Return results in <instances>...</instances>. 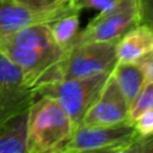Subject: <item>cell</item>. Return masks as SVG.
<instances>
[{"mask_svg":"<svg viewBox=\"0 0 153 153\" xmlns=\"http://www.w3.org/2000/svg\"><path fill=\"white\" fill-rule=\"evenodd\" d=\"M75 126L65 110L51 98L37 96L29 109L27 153H60Z\"/></svg>","mask_w":153,"mask_h":153,"instance_id":"obj_1","label":"cell"},{"mask_svg":"<svg viewBox=\"0 0 153 153\" xmlns=\"http://www.w3.org/2000/svg\"><path fill=\"white\" fill-rule=\"evenodd\" d=\"M111 71L97 73L88 76L69 78L61 81L38 87L37 96H45L54 99L69 116L74 126H78L96 100Z\"/></svg>","mask_w":153,"mask_h":153,"instance_id":"obj_2","label":"cell"},{"mask_svg":"<svg viewBox=\"0 0 153 153\" xmlns=\"http://www.w3.org/2000/svg\"><path fill=\"white\" fill-rule=\"evenodd\" d=\"M140 23L141 13L139 0H116L110 8L98 12V14L79 31L74 44L94 41L117 42L127 31Z\"/></svg>","mask_w":153,"mask_h":153,"instance_id":"obj_3","label":"cell"},{"mask_svg":"<svg viewBox=\"0 0 153 153\" xmlns=\"http://www.w3.org/2000/svg\"><path fill=\"white\" fill-rule=\"evenodd\" d=\"M136 133L133 124L111 126V127H91L76 126L61 148L60 153H85V152H128L134 141Z\"/></svg>","mask_w":153,"mask_h":153,"instance_id":"obj_4","label":"cell"},{"mask_svg":"<svg viewBox=\"0 0 153 153\" xmlns=\"http://www.w3.org/2000/svg\"><path fill=\"white\" fill-rule=\"evenodd\" d=\"M117 42H84L66 50L63 57V79L88 76L112 71L117 63Z\"/></svg>","mask_w":153,"mask_h":153,"instance_id":"obj_5","label":"cell"},{"mask_svg":"<svg viewBox=\"0 0 153 153\" xmlns=\"http://www.w3.org/2000/svg\"><path fill=\"white\" fill-rule=\"evenodd\" d=\"M36 98L22 69L0 50V124L27 110Z\"/></svg>","mask_w":153,"mask_h":153,"instance_id":"obj_6","label":"cell"},{"mask_svg":"<svg viewBox=\"0 0 153 153\" xmlns=\"http://www.w3.org/2000/svg\"><path fill=\"white\" fill-rule=\"evenodd\" d=\"M79 124L91 127L131 124L129 120V104L111 73L98 97L87 109Z\"/></svg>","mask_w":153,"mask_h":153,"instance_id":"obj_7","label":"cell"},{"mask_svg":"<svg viewBox=\"0 0 153 153\" xmlns=\"http://www.w3.org/2000/svg\"><path fill=\"white\" fill-rule=\"evenodd\" d=\"M74 11H79L74 5L54 11H36L11 0H0V38L25 26L48 24Z\"/></svg>","mask_w":153,"mask_h":153,"instance_id":"obj_8","label":"cell"},{"mask_svg":"<svg viewBox=\"0 0 153 153\" xmlns=\"http://www.w3.org/2000/svg\"><path fill=\"white\" fill-rule=\"evenodd\" d=\"M153 50V26L140 23L127 31L116 43L117 62L136 63Z\"/></svg>","mask_w":153,"mask_h":153,"instance_id":"obj_9","label":"cell"},{"mask_svg":"<svg viewBox=\"0 0 153 153\" xmlns=\"http://www.w3.org/2000/svg\"><path fill=\"white\" fill-rule=\"evenodd\" d=\"M29 109L10 117L0 124V153H27L26 136Z\"/></svg>","mask_w":153,"mask_h":153,"instance_id":"obj_10","label":"cell"},{"mask_svg":"<svg viewBox=\"0 0 153 153\" xmlns=\"http://www.w3.org/2000/svg\"><path fill=\"white\" fill-rule=\"evenodd\" d=\"M0 44H10L18 48L50 49L59 47L47 24H35L16 30L0 38Z\"/></svg>","mask_w":153,"mask_h":153,"instance_id":"obj_11","label":"cell"},{"mask_svg":"<svg viewBox=\"0 0 153 153\" xmlns=\"http://www.w3.org/2000/svg\"><path fill=\"white\" fill-rule=\"evenodd\" d=\"M111 75L128 104L131 103L145 84V76L136 63L117 62L111 71Z\"/></svg>","mask_w":153,"mask_h":153,"instance_id":"obj_12","label":"cell"},{"mask_svg":"<svg viewBox=\"0 0 153 153\" xmlns=\"http://www.w3.org/2000/svg\"><path fill=\"white\" fill-rule=\"evenodd\" d=\"M79 14V11H74L47 24L55 43L63 50L69 49L76 39V36L80 31Z\"/></svg>","mask_w":153,"mask_h":153,"instance_id":"obj_13","label":"cell"},{"mask_svg":"<svg viewBox=\"0 0 153 153\" xmlns=\"http://www.w3.org/2000/svg\"><path fill=\"white\" fill-rule=\"evenodd\" d=\"M153 109V82H145L135 96V98L129 104V120L133 123L141 114Z\"/></svg>","mask_w":153,"mask_h":153,"instance_id":"obj_14","label":"cell"},{"mask_svg":"<svg viewBox=\"0 0 153 153\" xmlns=\"http://www.w3.org/2000/svg\"><path fill=\"white\" fill-rule=\"evenodd\" d=\"M11 1L36 11H54L73 5L75 6L74 0H11Z\"/></svg>","mask_w":153,"mask_h":153,"instance_id":"obj_15","label":"cell"},{"mask_svg":"<svg viewBox=\"0 0 153 153\" xmlns=\"http://www.w3.org/2000/svg\"><path fill=\"white\" fill-rule=\"evenodd\" d=\"M134 130L136 133V139L146 137L153 134V109H149L141 114L133 123Z\"/></svg>","mask_w":153,"mask_h":153,"instance_id":"obj_16","label":"cell"},{"mask_svg":"<svg viewBox=\"0 0 153 153\" xmlns=\"http://www.w3.org/2000/svg\"><path fill=\"white\" fill-rule=\"evenodd\" d=\"M116 0H74V4L79 11L82 10H94L98 12L106 11L110 8Z\"/></svg>","mask_w":153,"mask_h":153,"instance_id":"obj_17","label":"cell"},{"mask_svg":"<svg viewBox=\"0 0 153 153\" xmlns=\"http://www.w3.org/2000/svg\"><path fill=\"white\" fill-rule=\"evenodd\" d=\"M136 65L141 69L143 76H145V82L152 81L153 82V50L145 55L142 59H140Z\"/></svg>","mask_w":153,"mask_h":153,"instance_id":"obj_18","label":"cell"},{"mask_svg":"<svg viewBox=\"0 0 153 153\" xmlns=\"http://www.w3.org/2000/svg\"><path fill=\"white\" fill-rule=\"evenodd\" d=\"M128 152H136V153L153 152V134L146 137L136 139Z\"/></svg>","mask_w":153,"mask_h":153,"instance_id":"obj_19","label":"cell"},{"mask_svg":"<svg viewBox=\"0 0 153 153\" xmlns=\"http://www.w3.org/2000/svg\"><path fill=\"white\" fill-rule=\"evenodd\" d=\"M141 23H147L153 26V0H139Z\"/></svg>","mask_w":153,"mask_h":153,"instance_id":"obj_20","label":"cell"}]
</instances>
